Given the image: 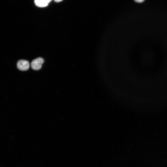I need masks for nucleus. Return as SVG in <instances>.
Listing matches in <instances>:
<instances>
[{"mask_svg": "<svg viewBox=\"0 0 167 167\" xmlns=\"http://www.w3.org/2000/svg\"><path fill=\"white\" fill-rule=\"evenodd\" d=\"M44 62V60L42 58H37L32 61L31 64V67L34 70H39L41 69Z\"/></svg>", "mask_w": 167, "mask_h": 167, "instance_id": "obj_1", "label": "nucleus"}, {"mask_svg": "<svg viewBox=\"0 0 167 167\" xmlns=\"http://www.w3.org/2000/svg\"><path fill=\"white\" fill-rule=\"evenodd\" d=\"M17 67L21 71L27 70L29 68L30 64L27 61L21 60L19 61L17 64Z\"/></svg>", "mask_w": 167, "mask_h": 167, "instance_id": "obj_2", "label": "nucleus"}, {"mask_svg": "<svg viewBox=\"0 0 167 167\" xmlns=\"http://www.w3.org/2000/svg\"><path fill=\"white\" fill-rule=\"evenodd\" d=\"M35 2L37 6L41 8L46 7L48 5L44 0H35Z\"/></svg>", "mask_w": 167, "mask_h": 167, "instance_id": "obj_3", "label": "nucleus"}, {"mask_svg": "<svg viewBox=\"0 0 167 167\" xmlns=\"http://www.w3.org/2000/svg\"><path fill=\"white\" fill-rule=\"evenodd\" d=\"M134 1L136 2L141 3L143 2L144 1V0H134Z\"/></svg>", "mask_w": 167, "mask_h": 167, "instance_id": "obj_4", "label": "nucleus"}, {"mask_svg": "<svg viewBox=\"0 0 167 167\" xmlns=\"http://www.w3.org/2000/svg\"><path fill=\"white\" fill-rule=\"evenodd\" d=\"M44 1L48 4L51 2L52 0H44Z\"/></svg>", "mask_w": 167, "mask_h": 167, "instance_id": "obj_5", "label": "nucleus"}, {"mask_svg": "<svg viewBox=\"0 0 167 167\" xmlns=\"http://www.w3.org/2000/svg\"><path fill=\"white\" fill-rule=\"evenodd\" d=\"M63 0H55V1L56 2H59L63 1Z\"/></svg>", "mask_w": 167, "mask_h": 167, "instance_id": "obj_6", "label": "nucleus"}]
</instances>
